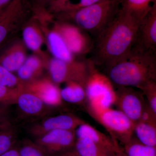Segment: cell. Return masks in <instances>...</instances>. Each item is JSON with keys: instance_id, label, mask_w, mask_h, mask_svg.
Returning <instances> with one entry per match:
<instances>
[{"instance_id": "15", "label": "cell", "mask_w": 156, "mask_h": 156, "mask_svg": "<svg viewBox=\"0 0 156 156\" xmlns=\"http://www.w3.org/2000/svg\"><path fill=\"white\" fill-rule=\"evenodd\" d=\"M20 110L29 116H42L49 111L50 107L45 104L37 96L23 89L17 97L16 103Z\"/></svg>"}, {"instance_id": "2", "label": "cell", "mask_w": 156, "mask_h": 156, "mask_svg": "<svg viewBox=\"0 0 156 156\" xmlns=\"http://www.w3.org/2000/svg\"><path fill=\"white\" fill-rule=\"evenodd\" d=\"M107 70L113 84L141 89L156 81V53L133 47L128 57Z\"/></svg>"}, {"instance_id": "28", "label": "cell", "mask_w": 156, "mask_h": 156, "mask_svg": "<svg viewBox=\"0 0 156 156\" xmlns=\"http://www.w3.org/2000/svg\"><path fill=\"white\" fill-rule=\"evenodd\" d=\"M0 85L17 89H23V82L0 65Z\"/></svg>"}, {"instance_id": "30", "label": "cell", "mask_w": 156, "mask_h": 156, "mask_svg": "<svg viewBox=\"0 0 156 156\" xmlns=\"http://www.w3.org/2000/svg\"><path fill=\"white\" fill-rule=\"evenodd\" d=\"M147 97L149 105L156 115V81L150 82L140 89Z\"/></svg>"}, {"instance_id": "36", "label": "cell", "mask_w": 156, "mask_h": 156, "mask_svg": "<svg viewBox=\"0 0 156 156\" xmlns=\"http://www.w3.org/2000/svg\"><path fill=\"white\" fill-rule=\"evenodd\" d=\"M12 128L11 123H0V131Z\"/></svg>"}, {"instance_id": "13", "label": "cell", "mask_w": 156, "mask_h": 156, "mask_svg": "<svg viewBox=\"0 0 156 156\" xmlns=\"http://www.w3.org/2000/svg\"><path fill=\"white\" fill-rule=\"evenodd\" d=\"M23 89L33 93L48 106L53 107L61 105L62 99L60 90L50 81H31L24 83Z\"/></svg>"}, {"instance_id": "9", "label": "cell", "mask_w": 156, "mask_h": 156, "mask_svg": "<svg viewBox=\"0 0 156 156\" xmlns=\"http://www.w3.org/2000/svg\"><path fill=\"white\" fill-rule=\"evenodd\" d=\"M58 30L73 54L84 55L91 52L93 40L86 32L77 27L64 23L58 27Z\"/></svg>"}, {"instance_id": "37", "label": "cell", "mask_w": 156, "mask_h": 156, "mask_svg": "<svg viewBox=\"0 0 156 156\" xmlns=\"http://www.w3.org/2000/svg\"><path fill=\"white\" fill-rule=\"evenodd\" d=\"M115 156H127V155L126 154V153L124 152V151L118 153H116L115 154Z\"/></svg>"}, {"instance_id": "4", "label": "cell", "mask_w": 156, "mask_h": 156, "mask_svg": "<svg viewBox=\"0 0 156 156\" xmlns=\"http://www.w3.org/2000/svg\"><path fill=\"white\" fill-rule=\"evenodd\" d=\"M95 66L93 63L84 87L93 112L110 108L117 99L113 84L107 76L96 70Z\"/></svg>"}, {"instance_id": "7", "label": "cell", "mask_w": 156, "mask_h": 156, "mask_svg": "<svg viewBox=\"0 0 156 156\" xmlns=\"http://www.w3.org/2000/svg\"><path fill=\"white\" fill-rule=\"evenodd\" d=\"M31 14L30 0H13L0 14V44Z\"/></svg>"}, {"instance_id": "21", "label": "cell", "mask_w": 156, "mask_h": 156, "mask_svg": "<svg viewBox=\"0 0 156 156\" xmlns=\"http://www.w3.org/2000/svg\"><path fill=\"white\" fill-rule=\"evenodd\" d=\"M40 59L35 56L26 58L22 65L17 71L18 78L22 82L31 81L32 78L39 72L41 68Z\"/></svg>"}, {"instance_id": "24", "label": "cell", "mask_w": 156, "mask_h": 156, "mask_svg": "<svg viewBox=\"0 0 156 156\" xmlns=\"http://www.w3.org/2000/svg\"><path fill=\"white\" fill-rule=\"evenodd\" d=\"M101 0H61L53 9L55 13L71 12L83 9Z\"/></svg>"}, {"instance_id": "31", "label": "cell", "mask_w": 156, "mask_h": 156, "mask_svg": "<svg viewBox=\"0 0 156 156\" xmlns=\"http://www.w3.org/2000/svg\"><path fill=\"white\" fill-rule=\"evenodd\" d=\"M61 0H32L31 1L33 12L35 14L44 13L46 9L49 8L50 11Z\"/></svg>"}, {"instance_id": "18", "label": "cell", "mask_w": 156, "mask_h": 156, "mask_svg": "<svg viewBox=\"0 0 156 156\" xmlns=\"http://www.w3.org/2000/svg\"><path fill=\"white\" fill-rule=\"evenodd\" d=\"M75 149L81 156H115V153L87 138H78Z\"/></svg>"}, {"instance_id": "20", "label": "cell", "mask_w": 156, "mask_h": 156, "mask_svg": "<svg viewBox=\"0 0 156 156\" xmlns=\"http://www.w3.org/2000/svg\"><path fill=\"white\" fill-rule=\"evenodd\" d=\"M62 99L69 103L76 104L81 102L86 97L85 87L76 82L67 83V85L60 90Z\"/></svg>"}, {"instance_id": "5", "label": "cell", "mask_w": 156, "mask_h": 156, "mask_svg": "<svg viewBox=\"0 0 156 156\" xmlns=\"http://www.w3.org/2000/svg\"><path fill=\"white\" fill-rule=\"evenodd\" d=\"M93 114L115 141L119 140L125 145L132 139L136 123L122 112L110 108Z\"/></svg>"}, {"instance_id": "22", "label": "cell", "mask_w": 156, "mask_h": 156, "mask_svg": "<svg viewBox=\"0 0 156 156\" xmlns=\"http://www.w3.org/2000/svg\"><path fill=\"white\" fill-rule=\"evenodd\" d=\"M26 57L22 50H11L0 58V65L9 71H17L25 61Z\"/></svg>"}, {"instance_id": "10", "label": "cell", "mask_w": 156, "mask_h": 156, "mask_svg": "<svg viewBox=\"0 0 156 156\" xmlns=\"http://www.w3.org/2000/svg\"><path fill=\"white\" fill-rule=\"evenodd\" d=\"M83 120L72 115L62 114L46 118L41 122L32 125L29 131L37 138L54 130L75 131L82 124Z\"/></svg>"}, {"instance_id": "23", "label": "cell", "mask_w": 156, "mask_h": 156, "mask_svg": "<svg viewBox=\"0 0 156 156\" xmlns=\"http://www.w3.org/2000/svg\"><path fill=\"white\" fill-rule=\"evenodd\" d=\"M123 150L127 156H156V147L145 145L133 137Z\"/></svg>"}, {"instance_id": "1", "label": "cell", "mask_w": 156, "mask_h": 156, "mask_svg": "<svg viewBox=\"0 0 156 156\" xmlns=\"http://www.w3.org/2000/svg\"><path fill=\"white\" fill-rule=\"evenodd\" d=\"M140 22L119 11L110 24L93 40L90 60L95 66L107 69L128 57Z\"/></svg>"}, {"instance_id": "33", "label": "cell", "mask_w": 156, "mask_h": 156, "mask_svg": "<svg viewBox=\"0 0 156 156\" xmlns=\"http://www.w3.org/2000/svg\"><path fill=\"white\" fill-rule=\"evenodd\" d=\"M57 156H81L76 151V150L75 148H73L71 149L66 151L65 152L62 153Z\"/></svg>"}, {"instance_id": "16", "label": "cell", "mask_w": 156, "mask_h": 156, "mask_svg": "<svg viewBox=\"0 0 156 156\" xmlns=\"http://www.w3.org/2000/svg\"><path fill=\"white\" fill-rule=\"evenodd\" d=\"M155 3L156 0H119L120 11L141 21Z\"/></svg>"}, {"instance_id": "12", "label": "cell", "mask_w": 156, "mask_h": 156, "mask_svg": "<svg viewBox=\"0 0 156 156\" xmlns=\"http://www.w3.org/2000/svg\"><path fill=\"white\" fill-rule=\"evenodd\" d=\"M116 92V103L122 112L135 123L140 119L144 105L141 93L136 92L131 87H119Z\"/></svg>"}, {"instance_id": "8", "label": "cell", "mask_w": 156, "mask_h": 156, "mask_svg": "<svg viewBox=\"0 0 156 156\" xmlns=\"http://www.w3.org/2000/svg\"><path fill=\"white\" fill-rule=\"evenodd\" d=\"M75 131L54 130L37 138L35 142L50 156H57L74 147L76 142Z\"/></svg>"}, {"instance_id": "14", "label": "cell", "mask_w": 156, "mask_h": 156, "mask_svg": "<svg viewBox=\"0 0 156 156\" xmlns=\"http://www.w3.org/2000/svg\"><path fill=\"white\" fill-rule=\"evenodd\" d=\"M75 133L77 139L87 138L115 154L124 151L118 143L111 136H107L86 123L79 126L76 128Z\"/></svg>"}, {"instance_id": "29", "label": "cell", "mask_w": 156, "mask_h": 156, "mask_svg": "<svg viewBox=\"0 0 156 156\" xmlns=\"http://www.w3.org/2000/svg\"><path fill=\"white\" fill-rule=\"evenodd\" d=\"M23 89L0 85V104L9 106L16 103L18 95Z\"/></svg>"}, {"instance_id": "27", "label": "cell", "mask_w": 156, "mask_h": 156, "mask_svg": "<svg viewBox=\"0 0 156 156\" xmlns=\"http://www.w3.org/2000/svg\"><path fill=\"white\" fill-rule=\"evenodd\" d=\"M16 140L17 134L13 128L0 131V156L14 147Z\"/></svg>"}, {"instance_id": "17", "label": "cell", "mask_w": 156, "mask_h": 156, "mask_svg": "<svg viewBox=\"0 0 156 156\" xmlns=\"http://www.w3.org/2000/svg\"><path fill=\"white\" fill-rule=\"evenodd\" d=\"M48 41L50 51L54 58L66 62L75 61L73 54L57 32H50L48 35Z\"/></svg>"}, {"instance_id": "34", "label": "cell", "mask_w": 156, "mask_h": 156, "mask_svg": "<svg viewBox=\"0 0 156 156\" xmlns=\"http://www.w3.org/2000/svg\"><path fill=\"white\" fill-rule=\"evenodd\" d=\"M0 156H20V155L17 148L14 147Z\"/></svg>"}, {"instance_id": "25", "label": "cell", "mask_w": 156, "mask_h": 156, "mask_svg": "<svg viewBox=\"0 0 156 156\" xmlns=\"http://www.w3.org/2000/svg\"><path fill=\"white\" fill-rule=\"evenodd\" d=\"M23 36L27 48L34 51H38L43 43V39L35 27L30 26L26 27L23 29Z\"/></svg>"}, {"instance_id": "19", "label": "cell", "mask_w": 156, "mask_h": 156, "mask_svg": "<svg viewBox=\"0 0 156 156\" xmlns=\"http://www.w3.org/2000/svg\"><path fill=\"white\" fill-rule=\"evenodd\" d=\"M134 132L141 143L150 146H156V124L138 121L135 124Z\"/></svg>"}, {"instance_id": "32", "label": "cell", "mask_w": 156, "mask_h": 156, "mask_svg": "<svg viewBox=\"0 0 156 156\" xmlns=\"http://www.w3.org/2000/svg\"><path fill=\"white\" fill-rule=\"evenodd\" d=\"M8 108L9 105L0 104V123H11Z\"/></svg>"}, {"instance_id": "6", "label": "cell", "mask_w": 156, "mask_h": 156, "mask_svg": "<svg viewBox=\"0 0 156 156\" xmlns=\"http://www.w3.org/2000/svg\"><path fill=\"white\" fill-rule=\"evenodd\" d=\"M92 65L89 58L85 61L66 62L54 57L50 60L49 71L56 83L74 82L85 87Z\"/></svg>"}, {"instance_id": "3", "label": "cell", "mask_w": 156, "mask_h": 156, "mask_svg": "<svg viewBox=\"0 0 156 156\" xmlns=\"http://www.w3.org/2000/svg\"><path fill=\"white\" fill-rule=\"evenodd\" d=\"M119 11V0H101L76 11L57 14L62 20L74 22L94 39L110 24Z\"/></svg>"}, {"instance_id": "26", "label": "cell", "mask_w": 156, "mask_h": 156, "mask_svg": "<svg viewBox=\"0 0 156 156\" xmlns=\"http://www.w3.org/2000/svg\"><path fill=\"white\" fill-rule=\"evenodd\" d=\"M20 156H50L45 153L36 143L30 140H24L16 147Z\"/></svg>"}, {"instance_id": "35", "label": "cell", "mask_w": 156, "mask_h": 156, "mask_svg": "<svg viewBox=\"0 0 156 156\" xmlns=\"http://www.w3.org/2000/svg\"><path fill=\"white\" fill-rule=\"evenodd\" d=\"M13 0H0V14Z\"/></svg>"}, {"instance_id": "11", "label": "cell", "mask_w": 156, "mask_h": 156, "mask_svg": "<svg viewBox=\"0 0 156 156\" xmlns=\"http://www.w3.org/2000/svg\"><path fill=\"white\" fill-rule=\"evenodd\" d=\"M133 47L156 53V3L140 23Z\"/></svg>"}]
</instances>
